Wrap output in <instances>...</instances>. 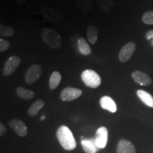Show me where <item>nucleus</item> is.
Returning <instances> with one entry per match:
<instances>
[{
  "label": "nucleus",
  "instance_id": "f257e3e1",
  "mask_svg": "<svg viewBox=\"0 0 153 153\" xmlns=\"http://www.w3.org/2000/svg\"><path fill=\"white\" fill-rule=\"evenodd\" d=\"M56 136L61 146L65 150H73L76 143L72 131L66 126H61L56 132Z\"/></svg>",
  "mask_w": 153,
  "mask_h": 153
},
{
  "label": "nucleus",
  "instance_id": "f03ea898",
  "mask_svg": "<svg viewBox=\"0 0 153 153\" xmlns=\"http://www.w3.org/2000/svg\"><path fill=\"white\" fill-rule=\"evenodd\" d=\"M42 39L52 49H59L62 46V38L57 32L51 28H44L41 33Z\"/></svg>",
  "mask_w": 153,
  "mask_h": 153
},
{
  "label": "nucleus",
  "instance_id": "7ed1b4c3",
  "mask_svg": "<svg viewBox=\"0 0 153 153\" xmlns=\"http://www.w3.org/2000/svg\"><path fill=\"white\" fill-rule=\"evenodd\" d=\"M82 81L88 87L96 89L101 85V79L99 74L92 70H86L82 72Z\"/></svg>",
  "mask_w": 153,
  "mask_h": 153
},
{
  "label": "nucleus",
  "instance_id": "20e7f679",
  "mask_svg": "<svg viewBox=\"0 0 153 153\" xmlns=\"http://www.w3.org/2000/svg\"><path fill=\"white\" fill-rule=\"evenodd\" d=\"M42 68L39 65H33L30 66L25 75V82L28 85H33L40 79L42 75Z\"/></svg>",
  "mask_w": 153,
  "mask_h": 153
},
{
  "label": "nucleus",
  "instance_id": "39448f33",
  "mask_svg": "<svg viewBox=\"0 0 153 153\" xmlns=\"http://www.w3.org/2000/svg\"><path fill=\"white\" fill-rule=\"evenodd\" d=\"M21 63V58L16 55L11 56L7 62H5L4 66L3 68V75L9 76L11 75L16 71Z\"/></svg>",
  "mask_w": 153,
  "mask_h": 153
},
{
  "label": "nucleus",
  "instance_id": "423d86ee",
  "mask_svg": "<svg viewBox=\"0 0 153 153\" xmlns=\"http://www.w3.org/2000/svg\"><path fill=\"white\" fill-rule=\"evenodd\" d=\"M82 94L81 89L74 87H66L60 94V99L63 101H72L78 99Z\"/></svg>",
  "mask_w": 153,
  "mask_h": 153
},
{
  "label": "nucleus",
  "instance_id": "0eeeda50",
  "mask_svg": "<svg viewBox=\"0 0 153 153\" xmlns=\"http://www.w3.org/2000/svg\"><path fill=\"white\" fill-rule=\"evenodd\" d=\"M135 51V43L134 42H129L126 43L124 46L120 49L119 54H118V59L121 62H128L132 55H133Z\"/></svg>",
  "mask_w": 153,
  "mask_h": 153
},
{
  "label": "nucleus",
  "instance_id": "6e6552de",
  "mask_svg": "<svg viewBox=\"0 0 153 153\" xmlns=\"http://www.w3.org/2000/svg\"><path fill=\"white\" fill-rule=\"evenodd\" d=\"M108 129L104 126L100 127L97 131L94 137L95 143L99 149H104L106 148L108 142Z\"/></svg>",
  "mask_w": 153,
  "mask_h": 153
},
{
  "label": "nucleus",
  "instance_id": "1a4fd4ad",
  "mask_svg": "<svg viewBox=\"0 0 153 153\" xmlns=\"http://www.w3.org/2000/svg\"><path fill=\"white\" fill-rule=\"evenodd\" d=\"M9 126L19 136L25 137L27 135V127L22 120L16 118L11 119L9 121Z\"/></svg>",
  "mask_w": 153,
  "mask_h": 153
},
{
  "label": "nucleus",
  "instance_id": "9d476101",
  "mask_svg": "<svg viewBox=\"0 0 153 153\" xmlns=\"http://www.w3.org/2000/svg\"><path fill=\"white\" fill-rule=\"evenodd\" d=\"M132 78L134 82L141 86H150L152 84V79L150 76L141 71H135L132 73Z\"/></svg>",
  "mask_w": 153,
  "mask_h": 153
},
{
  "label": "nucleus",
  "instance_id": "9b49d317",
  "mask_svg": "<svg viewBox=\"0 0 153 153\" xmlns=\"http://www.w3.org/2000/svg\"><path fill=\"white\" fill-rule=\"evenodd\" d=\"M99 104L103 109L108 111L111 113H116L117 111V106L116 102L111 97L108 96H104L101 97L99 101Z\"/></svg>",
  "mask_w": 153,
  "mask_h": 153
},
{
  "label": "nucleus",
  "instance_id": "f8f14e48",
  "mask_svg": "<svg viewBox=\"0 0 153 153\" xmlns=\"http://www.w3.org/2000/svg\"><path fill=\"white\" fill-rule=\"evenodd\" d=\"M117 153H135V146L131 141L122 139L118 142L117 145Z\"/></svg>",
  "mask_w": 153,
  "mask_h": 153
},
{
  "label": "nucleus",
  "instance_id": "ddd939ff",
  "mask_svg": "<svg viewBox=\"0 0 153 153\" xmlns=\"http://www.w3.org/2000/svg\"><path fill=\"white\" fill-rule=\"evenodd\" d=\"M81 139L82 148L86 153H97L98 152L99 148L96 144L94 138L85 139L84 137H82Z\"/></svg>",
  "mask_w": 153,
  "mask_h": 153
},
{
  "label": "nucleus",
  "instance_id": "4468645a",
  "mask_svg": "<svg viewBox=\"0 0 153 153\" xmlns=\"http://www.w3.org/2000/svg\"><path fill=\"white\" fill-rule=\"evenodd\" d=\"M137 96L143 101V104L150 108H153V97L148 91L139 89L137 91Z\"/></svg>",
  "mask_w": 153,
  "mask_h": 153
},
{
  "label": "nucleus",
  "instance_id": "2eb2a0df",
  "mask_svg": "<svg viewBox=\"0 0 153 153\" xmlns=\"http://www.w3.org/2000/svg\"><path fill=\"white\" fill-rule=\"evenodd\" d=\"M77 47L82 55H89L91 53L90 45L84 38H79V40L77 41Z\"/></svg>",
  "mask_w": 153,
  "mask_h": 153
},
{
  "label": "nucleus",
  "instance_id": "dca6fc26",
  "mask_svg": "<svg viewBox=\"0 0 153 153\" xmlns=\"http://www.w3.org/2000/svg\"><path fill=\"white\" fill-rule=\"evenodd\" d=\"M44 106H45V102L43 100H41V99H38L30 106L29 109L28 111V115L31 116V117H34V116H37L39 111L41 108H43Z\"/></svg>",
  "mask_w": 153,
  "mask_h": 153
},
{
  "label": "nucleus",
  "instance_id": "f3484780",
  "mask_svg": "<svg viewBox=\"0 0 153 153\" xmlns=\"http://www.w3.org/2000/svg\"><path fill=\"white\" fill-rule=\"evenodd\" d=\"M16 94L19 96L20 98H22L24 100H30L35 97V93L33 91L28 90L24 87H17L16 89Z\"/></svg>",
  "mask_w": 153,
  "mask_h": 153
},
{
  "label": "nucleus",
  "instance_id": "a211bd4d",
  "mask_svg": "<svg viewBox=\"0 0 153 153\" xmlns=\"http://www.w3.org/2000/svg\"><path fill=\"white\" fill-rule=\"evenodd\" d=\"M61 79H62V76H61L60 72L57 71L53 72L49 79L50 89H52V90L56 89L60 85Z\"/></svg>",
  "mask_w": 153,
  "mask_h": 153
},
{
  "label": "nucleus",
  "instance_id": "6ab92c4d",
  "mask_svg": "<svg viewBox=\"0 0 153 153\" xmlns=\"http://www.w3.org/2000/svg\"><path fill=\"white\" fill-rule=\"evenodd\" d=\"M87 36L88 38V41L92 45H94L97 43L98 39V30L94 26H88L87 30Z\"/></svg>",
  "mask_w": 153,
  "mask_h": 153
},
{
  "label": "nucleus",
  "instance_id": "aec40b11",
  "mask_svg": "<svg viewBox=\"0 0 153 153\" xmlns=\"http://www.w3.org/2000/svg\"><path fill=\"white\" fill-rule=\"evenodd\" d=\"M14 35V30L11 26L0 25V36L1 37H11Z\"/></svg>",
  "mask_w": 153,
  "mask_h": 153
},
{
  "label": "nucleus",
  "instance_id": "412c9836",
  "mask_svg": "<svg viewBox=\"0 0 153 153\" xmlns=\"http://www.w3.org/2000/svg\"><path fill=\"white\" fill-rule=\"evenodd\" d=\"M142 21L145 24L153 25V11L145 12L142 16Z\"/></svg>",
  "mask_w": 153,
  "mask_h": 153
},
{
  "label": "nucleus",
  "instance_id": "4be33fe9",
  "mask_svg": "<svg viewBox=\"0 0 153 153\" xmlns=\"http://www.w3.org/2000/svg\"><path fill=\"white\" fill-rule=\"evenodd\" d=\"M99 4L101 9L104 11H108L113 4L112 0H99Z\"/></svg>",
  "mask_w": 153,
  "mask_h": 153
},
{
  "label": "nucleus",
  "instance_id": "5701e85b",
  "mask_svg": "<svg viewBox=\"0 0 153 153\" xmlns=\"http://www.w3.org/2000/svg\"><path fill=\"white\" fill-rule=\"evenodd\" d=\"M9 47H10V43L8 41L3 39V38L0 39V51L1 53L7 51Z\"/></svg>",
  "mask_w": 153,
  "mask_h": 153
},
{
  "label": "nucleus",
  "instance_id": "b1692460",
  "mask_svg": "<svg viewBox=\"0 0 153 153\" xmlns=\"http://www.w3.org/2000/svg\"><path fill=\"white\" fill-rule=\"evenodd\" d=\"M145 38L148 41L153 39V30H150L145 34Z\"/></svg>",
  "mask_w": 153,
  "mask_h": 153
},
{
  "label": "nucleus",
  "instance_id": "393cba45",
  "mask_svg": "<svg viewBox=\"0 0 153 153\" xmlns=\"http://www.w3.org/2000/svg\"><path fill=\"white\" fill-rule=\"evenodd\" d=\"M6 131H7V128L2 123H0V135L3 136L5 134Z\"/></svg>",
  "mask_w": 153,
  "mask_h": 153
},
{
  "label": "nucleus",
  "instance_id": "a878e982",
  "mask_svg": "<svg viewBox=\"0 0 153 153\" xmlns=\"http://www.w3.org/2000/svg\"><path fill=\"white\" fill-rule=\"evenodd\" d=\"M16 1L19 4H24L25 1H26L27 0H16Z\"/></svg>",
  "mask_w": 153,
  "mask_h": 153
},
{
  "label": "nucleus",
  "instance_id": "bb28decb",
  "mask_svg": "<svg viewBox=\"0 0 153 153\" xmlns=\"http://www.w3.org/2000/svg\"><path fill=\"white\" fill-rule=\"evenodd\" d=\"M150 44H151V45L153 47V39L150 40Z\"/></svg>",
  "mask_w": 153,
  "mask_h": 153
},
{
  "label": "nucleus",
  "instance_id": "cd10ccee",
  "mask_svg": "<svg viewBox=\"0 0 153 153\" xmlns=\"http://www.w3.org/2000/svg\"><path fill=\"white\" fill-rule=\"evenodd\" d=\"M44 119H45V116H42L41 120H44Z\"/></svg>",
  "mask_w": 153,
  "mask_h": 153
}]
</instances>
